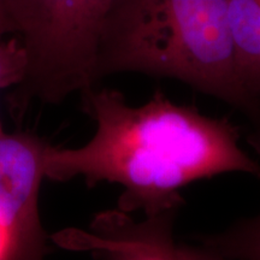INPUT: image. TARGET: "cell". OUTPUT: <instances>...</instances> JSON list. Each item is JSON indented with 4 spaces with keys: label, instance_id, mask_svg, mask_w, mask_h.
<instances>
[{
    "label": "cell",
    "instance_id": "6da1fadb",
    "mask_svg": "<svg viewBox=\"0 0 260 260\" xmlns=\"http://www.w3.org/2000/svg\"><path fill=\"white\" fill-rule=\"evenodd\" d=\"M81 99L95 132L76 148L48 144L47 180L118 184L123 191L117 209L149 216L181 210V189L193 182L230 172L260 178V164L241 147L239 126L228 118L172 102L161 90L139 106L119 90L98 86L81 93Z\"/></svg>",
    "mask_w": 260,
    "mask_h": 260
},
{
    "label": "cell",
    "instance_id": "7a4b0ae2",
    "mask_svg": "<svg viewBox=\"0 0 260 260\" xmlns=\"http://www.w3.org/2000/svg\"><path fill=\"white\" fill-rule=\"evenodd\" d=\"M139 73L177 80L248 117L259 113L237 71L228 0H115L100 32L98 79Z\"/></svg>",
    "mask_w": 260,
    "mask_h": 260
},
{
    "label": "cell",
    "instance_id": "3957f363",
    "mask_svg": "<svg viewBox=\"0 0 260 260\" xmlns=\"http://www.w3.org/2000/svg\"><path fill=\"white\" fill-rule=\"evenodd\" d=\"M9 12L25 53L24 76L10 95L15 115L32 102L57 105L98 86L87 0H9Z\"/></svg>",
    "mask_w": 260,
    "mask_h": 260
},
{
    "label": "cell",
    "instance_id": "277c9868",
    "mask_svg": "<svg viewBox=\"0 0 260 260\" xmlns=\"http://www.w3.org/2000/svg\"><path fill=\"white\" fill-rule=\"evenodd\" d=\"M47 142L28 133L0 132V232L4 260H45L47 235L39 198Z\"/></svg>",
    "mask_w": 260,
    "mask_h": 260
},
{
    "label": "cell",
    "instance_id": "5b68a950",
    "mask_svg": "<svg viewBox=\"0 0 260 260\" xmlns=\"http://www.w3.org/2000/svg\"><path fill=\"white\" fill-rule=\"evenodd\" d=\"M180 210H168L136 219L118 209L93 217L88 228L69 226L50 235L59 248L87 253L96 260H183L175 242Z\"/></svg>",
    "mask_w": 260,
    "mask_h": 260
},
{
    "label": "cell",
    "instance_id": "8992f818",
    "mask_svg": "<svg viewBox=\"0 0 260 260\" xmlns=\"http://www.w3.org/2000/svg\"><path fill=\"white\" fill-rule=\"evenodd\" d=\"M228 11L240 80L260 119V0H228ZM248 140L260 151V121Z\"/></svg>",
    "mask_w": 260,
    "mask_h": 260
},
{
    "label": "cell",
    "instance_id": "52a82bcc",
    "mask_svg": "<svg viewBox=\"0 0 260 260\" xmlns=\"http://www.w3.org/2000/svg\"><path fill=\"white\" fill-rule=\"evenodd\" d=\"M204 248L232 260H260V213L200 237Z\"/></svg>",
    "mask_w": 260,
    "mask_h": 260
},
{
    "label": "cell",
    "instance_id": "ba28073f",
    "mask_svg": "<svg viewBox=\"0 0 260 260\" xmlns=\"http://www.w3.org/2000/svg\"><path fill=\"white\" fill-rule=\"evenodd\" d=\"M5 34L0 30V89L16 87L21 82L25 71V53L17 38L4 40ZM0 122V132H3Z\"/></svg>",
    "mask_w": 260,
    "mask_h": 260
},
{
    "label": "cell",
    "instance_id": "9c48e42d",
    "mask_svg": "<svg viewBox=\"0 0 260 260\" xmlns=\"http://www.w3.org/2000/svg\"><path fill=\"white\" fill-rule=\"evenodd\" d=\"M113 3L115 0H87V28L98 57L104 19Z\"/></svg>",
    "mask_w": 260,
    "mask_h": 260
},
{
    "label": "cell",
    "instance_id": "30bf717a",
    "mask_svg": "<svg viewBox=\"0 0 260 260\" xmlns=\"http://www.w3.org/2000/svg\"><path fill=\"white\" fill-rule=\"evenodd\" d=\"M180 254L183 260H232L224 258V256L216 254V253L204 248L203 246H188V245H180Z\"/></svg>",
    "mask_w": 260,
    "mask_h": 260
},
{
    "label": "cell",
    "instance_id": "8fae6325",
    "mask_svg": "<svg viewBox=\"0 0 260 260\" xmlns=\"http://www.w3.org/2000/svg\"><path fill=\"white\" fill-rule=\"evenodd\" d=\"M0 30L5 35L14 32V25L9 12V0H0Z\"/></svg>",
    "mask_w": 260,
    "mask_h": 260
},
{
    "label": "cell",
    "instance_id": "7c38bea8",
    "mask_svg": "<svg viewBox=\"0 0 260 260\" xmlns=\"http://www.w3.org/2000/svg\"><path fill=\"white\" fill-rule=\"evenodd\" d=\"M4 253H5L4 239H3L2 232H0V260H4Z\"/></svg>",
    "mask_w": 260,
    "mask_h": 260
}]
</instances>
